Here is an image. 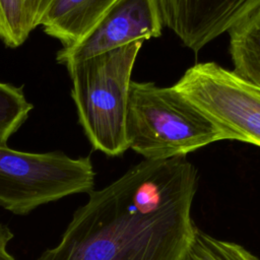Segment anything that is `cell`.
I'll list each match as a JSON object with an SVG mask.
<instances>
[{"instance_id":"6da1fadb","label":"cell","mask_w":260,"mask_h":260,"mask_svg":"<svg viewBox=\"0 0 260 260\" xmlns=\"http://www.w3.org/2000/svg\"><path fill=\"white\" fill-rule=\"evenodd\" d=\"M198 182L186 156L143 159L87 193L59 244L36 260H186Z\"/></svg>"},{"instance_id":"7a4b0ae2","label":"cell","mask_w":260,"mask_h":260,"mask_svg":"<svg viewBox=\"0 0 260 260\" xmlns=\"http://www.w3.org/2000/svg\"><path fill=\"white\" fill-rule=\"evenodd\" d=\"M143 42L66 66L78 122L93 149L118 156L129 149L126 118L131 74Z\"/></svg>"},{"instance_id":"3957f363","label":"cell","mask_w":260,"mask_h":260,"mask_svg":"<svg viewBox=\"0 0 260 260\" xmlns=\"http://www.w3.org/2000/svg\"><path fill=\"white\" fill-rule=\"evenodd\" d=\"M126 134L129 148L144 159L186 156L226 140V133L173 86L131 81Z\"/></svg>"},{"instance_id":"277c9868","label":"cell","mask_w":260,"mask_h":260,"mask_svg":"<svg viewBox=\"0 0 260 260\" xmlns=\"http://www.w3.org/2000/svg\"><path fill=\"white\" fill-rule=\"evenodd\" d=\"M89 156L60 150L26 152L0 144V207L25 215L41 205L93 190Z\"/></svg>"},{"instance_id":"5b68a950","label":"cell","mask_w":260,"mask_h":260,"mask_svg":"<svg viewBox=\"0 0 260 260\" xmlns=\"http://www.w3.org/2000/svg\"><path fill=\"white\" fill-rule=\"evenodd\" d=\"M229 139L260 147V88L215 62L197 63L173 85Z\"/></svg>"},{"instance_id":"8992f818","label":"cell","mask_w":260,"mask_h":260,"mask_svg":"<svg viewBox=\"0 0 260 260\" xmlns=\"http://www.w3.org/2000/svg\"><path fill=\"white\" fill-rule=\"evenodd\" d=\"M162 26L157 0H117L81 41L62 47L56 60L66 67L133 42L158 38Z\"/></svg>"},{"instance_id":"52a82bcc","label":"cell","mask_w":260,"mask_h":260,"mask_svg":"<svg viewBox=\"0 0 260 260\" xmlns=\"http://www.w3.org/2000/svg\"><path fill=\"white\" fill-rule=\"evenodd\" d=\"M164 25L197 53L260 7V0H157Z\"/></svg>"},{"instance_id":"ba28073f","label":"cell","mask_w":260,"mask_h":260,"mask_svg":"<svg viewBox=\"0 0 260 260\" xmlns=\"http://www.w3.org/2000/svg\"><path fill=\"white\" fill-rule=\"evenodd\" d=\"M117 0H50L40 25L63 47L81 41Z\"/></svg>"},{"instance_id":"9c48e42d","label":"cell","mask_w":260,"mask_h":260,"mask_svg":"<svg viewBox=\"0 0 260 260\" xmlns=\"http://www.w3.org/2000/svg\"><path fill=\"white\" fill-rule=\"evenodd\" d=\"M228 32L233 71L260 88V7Z\"/></svg>"},{"instance_id":"30bf717a","label":"cell","mask_w":260,"mask_h":260,"mask_svg":"<svg viewBox=\"0 0 260 260\" xmlns=\"http://www.w3.org/2000/svg\"><path fill=\"white\" fill-rule=\"evenodd\" d=\"M34 109L23 86L0 81V144L7 145L9 138L18 131Z\"/></svg>"},{"instance_id":"8fae6325","label":"cell","mask_w":260,"mask_h":260,"mask_svg":"<svg viewBox=\"0 0 260 260\" xmlns=\"http://www.w3.org/2000/svg\"><path fill=\"white\" fill-rule=\"evenodd\" d=\"M186 260H260L244 246L235 242L220 240L199 228Z\"/></svg>"},{"instance_id":"7c38bea8","label":"cell","mask_w":260,"mask_h":260,"mask_svg":"<svg viewBox=\"0 0 260 260\" xmlns=\"http://www.w3.org/2000/svg\"><path fill=\"white\" fill-rule=\"evenodd\" d=\"M22 0H0V41L7 48H17L28 38Z\"/></svg>"},{"instance_id":"4fadbf2b","label":"cell","mask_w":260,"mask_h":260,"mask_svg":"<svg viewBox=\"0 0 260 260\" xmlns=\"http://www.w3.org/2000/svg\"><path fill=\"white\" fill-rule=\"evenodd\" d=\"M50 0H22L27 25L32 31L40 26L41 19Z\"/></svg>"},{"instance_id":"5bb4252c","label":"cell","mask_w":260,"mask_h":260,"mask_svg":"<svg viewBox=\"0 0 260 260\" xmlns=\"http://www.w3.org/2000/svg\"><path fill=\"white\" fill-rule=\"evenodd\" d=\"M14 234L10 228L0 222V260H16L8 250V245Z\"/></svg>"}]
</instances>
